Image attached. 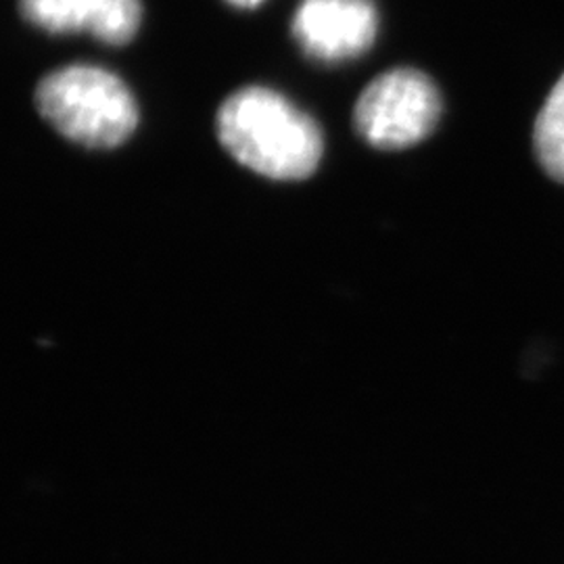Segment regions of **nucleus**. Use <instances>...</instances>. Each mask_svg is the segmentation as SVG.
I'll use <instances>...</instances> for the list:
<instances>
[{"instance_id": "obj_1", "label": "nucleus", "mask_w": 564, "mask_h": 564, "mask_svg": "<svg viewBox=\"0 0 564 564\" xmlns=\"http://www.w3.org/2000/svg\"><path fill=\"white\" fill-rule=\"evenodd\" d=\"M218 139L237 162L272 181H303L323 160L318 123L263 86H247L224 101Z\"/></svg>"}, {"instance_id": "obj_2", "label": "nucleus", "mask_w": 564, "mask_h": 564, "mask_svg": "<svg viewBox=\"0 0 564 564\" xmlns=\"http://www.w3.org/2000/svg\"><path fill=\"white\" fill-rule=\"evenodd\" d=\"M36 107L65 139L90 149L128 141L139 123V107L123 82L95 65H67L42 78Z\"/></svg>"}, {"instance_id": "obj_3", "label": "nucleus", "mask_w": 564, "mask_h": 564, "mask_svg": "<svg viewBox=\"0 0 564 564\" xmlns=\"http://www.w3.org/2000/svg\"><path fill=\"white\" fill-rule=\"evenodd\" d=\"M442 116L437 86L419 69L400 67L364 88L354 123L364 141L377 149H405L424 141Z\"/></svg>"}, {"instance_id": "obj_4", "label": "nucleus", "mask_w": 564, "mask_h": 564, "mask_svg": "<svg viewBox=\"0 0 564 564\" xmlns=\"http://www.w3.org/2000/svg\"><path fill=\"white\" fill-rule=\"evenodd\" d=\"M291 30L310 59L343 63L372 46L379 15L372 0H303Z\"/></svg>"}, {"instance_id": "obj_5", "label": "nucleus", "mask_w": 564, "mask_h": 564, "mask_svg": "<svg viewBox=\"0 0 564 564\" xmlns=\"http://www.w3.org/2000/svg\"><path fill=\"white\" fill-rule=\"evenodd\" d=\"M21 15L48 34L88 32L123 46L141 28V0H20Z\"/></svg>"}, {"instance_id": "obj_6", "label": "nucleus", "mask_w": 564, "mask_h": 564, "mask_svg": "<svg viewBox=\"0 0 564 564\" xmlns=\"http://www.w3.org/2000/svg\"><path fill=\"white\" fill-rule=\"evenodd\" d=\"M533 142L547 176L564 182V74L547 95L535 120Z\"/></svg>"}, {"instance_id": "obj_7", "label": "nucleus", "mask_w": 564, "mask_h": 564, "mask_svg": "<svg viewBox=\"0 0 564 564\" xmlns=\"http://www.w3.org/2000/svg\"><path fill=\"white\" fill-rule=\"evenodd\" d=\"M228 2L235 4V7H239V9H253V7L262 4L263 0H228Z\"/></svg>"}]
</instances>
